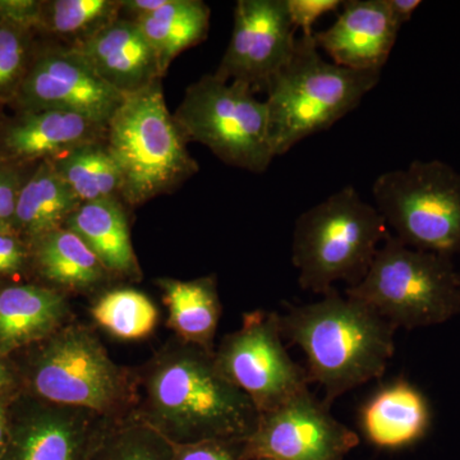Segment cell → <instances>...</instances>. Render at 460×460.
Returning <instances> with one entry per match:
<instances>
[{
    "instance_id": "cell-3",
    "label": "cell",
    "mask_w": 460,
    "mask_h": 460,
    "mask_svg": "<svg viewBox=\"0 0 460 460\" xmlns=\"http://www.w3.org/2000/svg\"><path fill=\"white\" fill-rule=\"evenodd\" d=\"M27 350L23 367H17L25 394L109 420L137 410V368L114 362L91 326L72 321Z\"/></svg>"
},
{
    "instance_id": "cell-37",
    "label": "cell",
    "mask_w": 460,
    "mask_h": 460,
    "mask_svg": "<svg viewBox=\"0 0 460 460\" xmlns=\"http://www.w3.org/2000/svg\"><path fill=\"white\" fill-rule=\"evenodd\" d=\"M17 395V394H16ZM0 396V460L7 449L9 438V407L14 396Z\"/></svg>"
},
{
    "instance_id": "cell-25",
    "label": "cell",
    "mask_w": 460,
    "mask_h": 460,
    "mask_svg": "<svg viewBox=\"0 0 460 460\" xmlns=\"http://www.w3.org/2000/svg\"><path fill=\"white\" fill-rule=\"evenodd\" d=\"M49 162L81 204L120 199L119 169L105 140L78 145Z\"/></svg>"
},
{
    "instance_id": "cell-32",
    "label": "cell",
    "mask_w": 460,
    "mask_h": 460,
    "mask_svg": "<svg viewBox=\"0 0 460 460\" xmlns=\"http://www.w3.org/2000/svg\"><path fill=\"white\" fill-rule=\"evenodd\" d=\"M174 445L172 460H239L241 443L208 440Z\"/></svg>"
},
{
    "instance_id": "cell-9",
    "label": "cell",
    "mask_w": 460,
    "mask_h": 460,
    "mask_svg": "<svg viewBox=\"0 0 460 460\" xmlns=\"http://www.w3.org/2000/svg\"><path fill=\"white\" fill-rule=\"evenodd\" d=\"M375 208L392 235L417 250L460 253V172L441 160H414L378 175Z\"/></svg>"
},
{
    "instance_id": "cell-7",
    "label": "cell",
    "mask_w": 460,
    "mask_h": 460,
    "mask_svg": "<svg viewBox=\"0 0 460 460\" xmlns=\"http://www.w3.org/2000/svg\"><path fill=\"white\" fill-rule=\"evenodd\" d=\"M345 296L374 308L396 330L441 325L460 314L458 270L452 257L402 243L390 234L367 274Z\"/></svg>"
},
{
    "instance_id": "cell-23",
    "label": "cell",
    "mask_w": 460,
    "mask_h": 460,
    "mask_svg": "<svg viewBox=\"0 0 460 460\" xmlns=\"http://www.w3.org/2000/svg\"><path fill=\"white\" fill-rule=\"evenodd\" d=\"M81 205L49 160L39 163L18 195L13 229L27 243L63 228Z\"/></svg>"
},
{
    "instance_id": "cell-8",
    "label": "cell",
    "mask_w": 460,
    "mask_h": 460,
    "mask_svg": "<svg viewBox=\"0 0 460 460\" xmlns=\"http://www.w3.org/2000/svg\"><path fill=\"white\" fill-rule=\"evenodd\" d=\"M172 117L187 141L204 145L226 164L263 172L277 157L268 105L250 84L202 75Z\"/></svg>"
},
{
    "instance_id": "cell-24",
    "label": "cell",
    "mask_w": 460,
    "mask_h": 460,
    "mask_svg": "<svg viewBox=\"0 0 460 460\" xmlns=\"http://www.w3.org/2000/svg\"><path fill=\"white\" fill-rule=\"evenodd\" d=\"M211 11L201 0H168L155 13L133 21L155 51L164 75L181 51L205 40Z\"/></svg>"
},
{
    "instance_id": "cell-36",
    "label": "cell",
    "mask_w": 460,
    "mask_h": 460,
    "mask_svg": "<svg viewBox=\"0 0 460 460\" xmlns=\"http://www.w3.org/2000/svg\"><path fill=\"white\" fill-rule=\"evenodd\" d=\"M387 7L396 25L402 27L410 22L414 12L422 4L420 0H386Z\"/></svg>"
},
{
    "instance_id": "cell-27",
    "label": "cell",
    "mask_w": 460,
    "mask_h": 460,
    "mask_svg": "<svg viewBox=\"0 0 460 460\" xmlns=\"http://www.w3.org/2000/svg\"><path fill=\"white\" fill-rule=\"evenodd\" d=\"M93 321L120 341H141L153 334L159 320L155 304L132 288L104 290L90 311Z\"/></svg>"
},
{
    "instance_id": "cell-11",
    "label": "cell",
    "mask_w": 460,
    "mask_h": 460,
    "mask_svg": "<svg viewBox=\"0 0 460 460\" xmlns=\"http://www.w3.org/2000/svg\"><path fill=\"white\" fill-rule=\"evenodd\" d=\"M358 444V435L307 389L260 413L252 434L241 443L239 460H344Z\"/></svg>"
},
{
    "instance_id": "cell-31",
    "label": "cell",
    "mask_w": 460,
    "mask_h": 460,
    "mask_svg": "<svg viewBox=\"0 0 460 460\" xmlns=\"http://www.w3.org/2000/svg\"><path fill=\"white\" fill-rule=\"evenodd\" d=\"M31 268L30 244L16 232L0 230V278H12Z\"/></svg>"
},
{
    "instance_id": "cell-35",
    "label": "cell",
    "mask_w": 460,
    "mask_h": 460,
    "mask_svg": "<svg viewBox=\"0 0 460 460\" xmlns=\"http://www.w3.org/2000/svg\"><path fill=\"white\" fill-rule=\"evenodd\" d=\"M20 392L21 383L16 366L9 357L0 356V396L16 395Z\"/></svg>"
},
{
    "instance_id": "cell-16",
    "label": "cell",
    "mask_w": 460,
    "mask_h": 460,
    "mask_svg": "<svg viewBox=\"0 0 460 460\" xmlns=\"http://www.w3.org/2000/svg\"><path fill=\"white\" fill-rule=\"evenodd\" d=\"M107 126L62 111H17L0 124V159L29 165L62 155L78 145L105 140Z\"/></svg>"
},
{
    "instance_id": "cell-28",
    "label": "cell",
    "mask_w": 460,
    "mask_h": 460,
    "mask_svg": "<svg viewBox=\"0 0 460 460\" xmlns=\"http://www.w3.org/2000/svg\"><path fill=\"white\" fill-rule=\"evenodd\" d=\"M120 17V0H42L39 32L74 47Z\"/></svg>"
},
{
    "instance_id": "cell-5",
    "label": "cell",
    "mask_w": 460,
    "mask_h": 460,
    "mask_svg": "<svg viewBox=\"0 0 460 460\" xmlns=\"http://www.w3.org/2000/svg\"><path fill=\"white\" fill-rule=\"evenodd\" d=\"M390 234L375 205L354 187L332 193L296 220L292 262L299 287L326 296L338 281L357 286Z\"/></svg>"
},
{
    "instance_id": "cell-6",
    "label": "cell",
    "mask_w": 460,
    "mask_h": 460,
    "mask_svg": "<svg viewBox=\"0 0 460 460\" xmlns=\"http://www.w3.org/2000/svg\"><path fill=\"white\" fill-rule=\"evenodd\" d=\"M187 142L166 107L162 81L126 96L105 135L122 180L120 199L142 205L195 175L199 164Z\"/></svg>"
},
{
    "instance_id": "cell-12",
    "label": "cell",
    "mask_w": 460,
    "mask_h": 460,
    "mask_svg": "<svg viewBox=\"0 0 460 460\" xmlns=\"http://www.w3.org/2000/svg\"><path fill=\"white\" fill-rule=\"evenodd\" d=\"M77 51L65 45L38 48L13 105L17 111H62L108 126L122 104Z\"/></svg>"
},
{
    "instance_id": "cell-15",
    "label": "cell",
    "mask_w": 460,
    "mask_h": 460,
    "mask_svg": "<svg viewBox=\"0 0 460 460\" xmlns=\"http://www.w3.org/2000/svg\"><path fill=\"white\" fill-rule=\"evenodd\" d=\"M341 9L328 30L314 33L317 48L335 65L381 72L401 31L386 0H348Z\"/></svg>"
},
{
    "instance_id": "cell-4",
    "label": "cell",
    "mask_w": 460,
    "mask_h": 460,
    "mask_svg": "<svg viewBox=\"0 0 460 460\" xmlns=\"http://www.w3.org/2000/svg\"><path fill=\"white\" fill-rule=\"evenodd\" d=\"M381 72L354 71L321 56L314 35L296 39L295 53L266 84L275 156L326 131L361 104Z\"/></svg>"
},
{
    "instance_id": "cell-1",
    "label": "cell",
    "mask_w": 460,
    "mask_h": 460,
    "mask_svg": "<svg viewBox=\"0 0 460 460\" xmlns=\"http://www.w3.org/2000/svg\"><path fill=\"white\" fill-rule=\"evenodd\" d=\"M137 375L135 414L172 444L243 443L256 428L255 404L224 376L211 350L172 337Z\"/></svg>"
},
{
    "instance_id": "cell-14",
    "label": "cell",
    "mask_w": 460,
    "mask_h": 460,
    "mask_svg": "<svg viewBox=\"0 0 460 460\" xmlns=\"http://www.w3.org/2000/svg\"><path fill=\"white\" fill-rule=\"evenodd\" d=\"M100 419L93 411L20 392L9 407V438L2 460H87Z\"/></svg>"
},
{
    "instance_id": "cell-30",
    "label": "cell",
    "mask_w": 460,
    "mask_h": 460,
    "mask_svg": "<svg viewBox=\"0 0 460 460\" xmlns=\"http://www.w3.org/2000/svg\"><path fill=\"white\" fill-rule=\"evenodd\" d=\"M26 166L0 159V230L14 232L18 195L29 177Z\"/></svg>"
},
{
    "instance_id": "cell-17",
    "label": "cell",
    "mask_w": 460,
    "mask_h": 460,
    "mask_svg": "<svg viewBox=\"0 0 460 460\" xmlns=\"http://www.w3.org/2000/svg\"><path fill=\"white\" fill-rule=\"evenodd\" d=\"M72 48L111 89L123 96L146 89L164 77L153 47L140 27L118 17Z\"/></svg>"
},
{
    "instance_id": "cell-34",
    "label": "cell",
    "mask_w": 460,
    "mask_h": 460,
    "mask_svg": "<svg viewBox=\"0 0 460 460\" xmlns=\"http://www.w3.org/2000/svg\"><path fill=\"white\" fill-rule=\"evenodd\" d=\"M42 0H0V21L38 33Z\"/></svg>"
},
{
    "instance_id": "cell-10",
    "label": "cell",
    "mask_w": 460,
    "mask_h": 460,
    "mask_svg": "<svg viewBox=\"0 0 460 460\" xmlns=\"http://www.w3.org/2000/svg\"><path fill=\"white\" fill-rule=\"evenodd\" d=\"M215 361L259 413L280 407L311 384L307 370L288 353L277 313L244 314L241 328L226 335L215 348Z\"/></svg>"
},
{
    "instance_id": "cell-18",
    "label": "cell",
    "mask_w": 460,
    "mask_h": 460,
    "mask_svg": "<svg viewBox=\"0 0 460 460\" xmlns=\"http://www.w3.org/2000/svg\"><path fill=\"white\" fill-rule=\"evenodd\" d=\"M68 296L39 284L0 288V356L25 350L72 323Z\"/></svg>"
},
{
    "instance_id": "cell-19",
    "label": "cell",
    "mask_w": 460,
    "mask_h": 460,
    "mask_svg": "<svg viewBox=\"0 0 460 460\" xmlns=\"http://www.w3.org/2000/svg\"><path fill=\"white\" fill-rule=\"evenodd\" d=\"M432 419L428 396L404 378L381 386L359 411L363 435L378 449L398 450L419 443L431 429Z\"/></svg>"
},
{
    "instance_id": "cell-13",
    "label": "cell",
    "mask_w": 460,
    "mask_h": 460,
    "mask_svg": "<svg viewBox=\"0 0 460 460\" xmlns=\"http://www.w3.org/2000/svg\"><path fill=\"white\" fill-rule=\"evenodd\" d=\"M296 32L287 0H238L232 38L214 75L253 90L266 87L295 53Z\"/></svg>"
},
{
    "instance_id": "cell-22",
    "label": "cell",
    "mask_w": 460,
    "mask_h": 460,
    "mask_svg": "<svg viewBox=\"0 0 460 460\" xmlns=\"http://www.w3.org/2000/svg\"><path fill=\"white\" fill-rule=\"evenodd\" d=\"M168 308V326L174 337L215 352V337L223 314L217 277L157 279Z\"/></svg>"
},
{
    "instance_id": "cell-38",
    "label": "cell",
    "mask_w": 460,
    "mask_h": 460,
    "mask_svg": "<svg viewBox=\"0 0 460 460\" xmlns=\"http://www.w3.org/2000/svg\"><path fill=\"white\" fill-rule=\"evenodd\" d=\"M458 281H459V289H460V271H458Z\"/></svg>"
},
{
    "instance_id": "cell-33",
    "label": "cell",
    "mask_w": 460,
    "mask_h": 460,
    "mask_svg": "<svg viewBox=\"0 0 460 460\" xmlns=\"http://www.w3.org/2000/svg\"><path fill=\"white\" fill-rule=\"evenodd\" d=\"M341 0H287L288 13L296 30L301 29L302 35H314V23L330 12L341 8Z\"/></svg>"
},
{
    "instance_id": "cell-29",
    "label": "cell",
    "mask_w": 460,
    "mask_h": 460,
    "mask_svg": "<svg viewBox=\"0 0 460 460\" xmlns=\"http://www.w3.org/2000/svg\"><path fill=\"white\" fill-rule=\"evenodd\" d=\"M36 32L0 21V105L13 104L38 47Z\"/></svg>"
},
{
    "instance_id": "cell-2",
    "label": "cell",
    "mask_w": 460,
    "mask_h": 460,
    "mask_svg": "<svg viewBox=\"0 0 460 460\" xmlns=\"http://www.w3.org/2000/svg\"><path fill=\"white\" fill-rule=\"evenodd\" d=\"M284 341L298 345L307 359L311 384L335 399L383 376L395 352L396 329L370 305L337 290L314 304L279 314Z\"/></svg>"
},
{
    "instance_id": "cell-20",
    "label": "cell",
    "mask_w": 460,
    "mask_h": 460,
    "mask_svg": "<svg viewBox=\"0 0 460 460\" xmlns=\"http://www.w3.org/2000/svg\"><path fill=\"white\" fill-rule=\"evenodd\" d=\"M31 268L48 287L68 295L104 292L113 277L72 230L59 228L30 242Z\"/></svg>"
},
{
    "instance_id": "cell-21",
    "label": "cell",
    "mask_w": 460,
    "mask_h": 460,
    "mask_svg": "<svg viewBox=\"0 0 460 460\" xmlns=\"http://www.w3.org/2000/svg\"><path fill=\"white\" fill-rule=\"evenodd\" d=\"M65 228L83 239L113 279L141 280L140 263L120 199L81 204L68 217Z\"/></svg>"
},
{
    "instance_id": "cell-26",
    "label": "cell",
    "mask_w": 460,
    "mask_h": 460,
    "mask_svg": "<svg viewBox=\"0 0 460 460\" xmlns=\"http://www.w3.org/2000/svg\"><path fill=\"white\" fill-rule=\"evenodd\" d=\"M174 445L136 414L100 419L87 460H172Z\"/></svg>"
},
{
    "instance_id": "cell-39",
    "label": "cell",
    "mask_w": 460,
    "mask_h": 460,
    "mask_svg": "<svg viewBox=\"0 0 460 460\" xmlns=\"http://www.w3.org/2000/svg\"><path fill=\"white\" fill-rule=\"evenodd\" d=\"M260 460H271V459H260Z\"/></svg>"
}]
</instances>
